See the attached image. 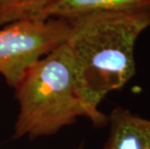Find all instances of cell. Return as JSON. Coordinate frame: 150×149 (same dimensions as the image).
Listing matches in <instances>:
<instances>
[{
  "mask_svg": "<svg viewBox=\"0 0 150 149\" xmlns=\"http://www.w3.org/2000/svg\"><path fill=\"white\" fill-rule=\"evenodd\" d=\"M108 136L102 149H150V119L116 107L108 116Z\"/></svg>",
  "mask_w": 150,
  "mask_h": 149,
  "instance_id": "277c9868",
  "label": "cell"
},
{
  "mask_svg": "<svg viewBox=\"0 0 150 149\" xmlns=\"http://www.w3.org/2000/svg\"><path fill=\"white\" fill-rule=\"evenodd\" d=\"M66 40L74 59L81 97L94 127L108 125L99 106L136 74L135 47L150 27V12L96 13L68 18Z\"/></svg>",
  "mask_w": 150,
  "mask_h": 149,
  "instance_id": "6da1fadb",
  "label": "cell"
},
{
  "mask_svg": "<svg viewBox=\"0 0 150 149\" xmlns=\"http://www.w3.org/2000/svg\"><path fill=\"white\" fill-rule=\"evenodd\" d=\"M76 149H84V148H83V146H82V145H81V146H79V147H78V148H76Z\"/></svg>",
  "mask_w": 150,
  "mask_h": 149,
  "instance_id": "52a82bcc",
  "label": "cell"
},
{
  "mask_svg": "<svg viewBox=\"0 0 150 149\" xmlns=\"http://www.w3.org/2000/svg\"><path fill=\"white\" fill-rule=\"evenodd\" d=\"M56 0H0V26L23 20H47V10Z\"/></svg>",
  "mask_w": 150,
  "mask_h": 149,
  "instance_id": "8992f818",
  "label": "cell"
},
{
  "mask_svg": "<svg viewBox=\"0 0 150 149\" xmlns=\"http://www.w3.org/2000/svg\"><path fill=\"white\" fill-rule=\"evenodd\" d=\"M150 12V0H56L45 18H68L96 13Z\"/></svg>",
  "mask_w": 150,
  "mask_h": 149,
  "instance_id": "5b68a950",
  "label": "cell"
},
{
  "mask_svg": "<svg viewBox=\"0 0 150 149\" xmlns=\"http://www.w3.org/2000/svg\"><path fill=\"white\" fill-rule=\"evenodd\" d=\"M69 23L63 18L23 20L0 29V74L15 88L38 60L66 42Z\"/></svg>",
  "mask_w": 150,
  "mask_h": 149,
  "instance_id": "3957f363",
  "label": "cell"
},
{
  "mask_svg": "<svg viewBox=\"0 0 150 149\" xmlns=\"http://www.w3.org/2000/svg\"><path fill=\"white\" fill-rule=\"evenodd\" d=\"M14 89L20 106L14 138L55 135L81 116L92 121L66 42L31 66Z\"/></svg>",
  "mask_w": 150,
  "mask_h": 149,
  "instance_id": "7a4b0ae2",
  "label": "cell"
}]
</instances>
